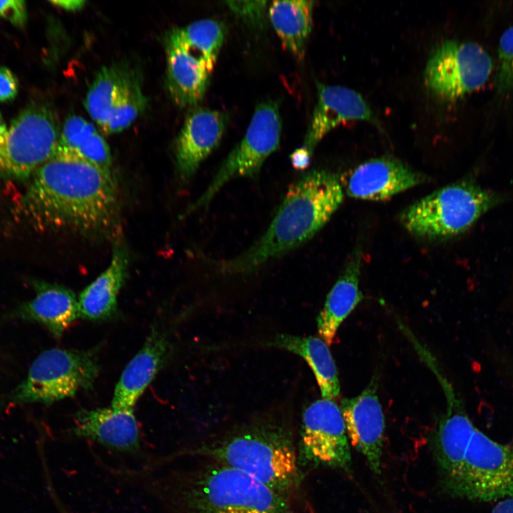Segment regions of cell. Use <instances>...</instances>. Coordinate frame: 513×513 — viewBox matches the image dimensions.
<instances>
[{
  "mask_svg": "<svg viewBox=\"0 0 513 513\" xmlns=\"http://www.w3.org/2000/svg\"><path fill=\"white\" fill-rule=\"evenodd\" d=\"M19 207L38 230L103 236L113 231L118 222L117 183L114 175L57 147L30 177Z\"/></svg>",
  "mask_w": 513,
  "mask_h": 513,
  "instance_id": "1",
  "label": "cell"
},
{
  "mask_svg": "<svg viewBox=\"0 0 513 513\" xmlns=\"http://www.w3.org/2000/svg\"><path fill=\"white\" fill-rule=\"evenodd\" d=\"M146 482L166 513H304L306 506L242 472L184 455Z\"/></svg>",
  "mask_w": 513,
  "mask_h": 513,
  "instance_id": "2",
  "label": "cell"
},
{
  "mask_svg": "<svg viewBox=\"0 0 513 513\" xmlns=\"http://www.w3.org/2000/svg\"><path fill=\"white\" fill-rule=\"evenodd\" d=\"M242 472L307 506L298 460V434L290 417L267 413L178 450Z\"/></svg>",
  "mask_w": 513,
  "mask_h": 513,
  "instance_id": "3",
  "label": "cell"
},
{
  "mask_svg": "<svg viewBox=\"0 0 513 513\" xmlns=\"http://www.w3.org/2000/svg\"><path fill=\"white\" fill-rule=\"evenodd\" d=\"M344 197L337 174L315 170L292 183L264 234L237 256L212 260L219 271L242 274L297 248L331 219Z\"/></svg>",
  "mask_w": 513,
  "mask_h": 513,
  "instance_id": "4",
  "label": "cell"
},
{
  "mask_svg": "<svg viewBox=\"0 0 513 513\" xmlns=\"http://www.w3.org/2000/svg\"><path fill=\"white\" fill-rule=\"evenodd\" d=\"M503 200L501 194L473 180H461L411 204L400 214V222L415 237L446 239L466 232Z\"/></svg>",
  "mask_w": 513,
  "mask_h": 513,
  "instance_id": "5",
  "label": "cell"
},
{
  "mask_svg": "<svg viewBox=\"0 0 513 513\" xmlns=\"http://www.w3.org/2000/svg\"><path fill=\"white\" fill-rule=\"evenodd\" d=\"M100 369L95 351L48 349L35 358L9 399L17 404H50L73 397L93 387Z\"/></svg>",
  "mask_w": 513,
  "mask_h": 513,
  "instance_id": "6",
  "label": "cell"
},
{
  "mask_svg": "<svg viewBox=\"0 0 513 513\" xmlns=\"http://www.w3.org/2000/svg\"><path fill=\"white\" fill-rule=\"evenodd\" d=\"M451 496L480 502L513 497V445L475 430L457 475L442 487Z\"/></svg>",
  "mask_w": 513,
  "mask_h": 513,
  "instance_id": "7",
  "label": "cell"
},
{
  "mask_svg": "<svg viewBox=\"0 0 513 513\" xmlns=\"http://www.w3.org/2000/svg\"><path fill=\"white\" fill-rule=\"evenodd\" d=\"M281 133L278 103L266 100L259 103L244 138L230 151L205 192L188 207L184 216L207 206L230 180L237 177H256L266 159L278 149Z\"/></svg>",
  "mask_w": 513,
  "mask_h": 513,
  "instance_id": "8",
  "label": "cell"
},
{
  "mask_svg": "<svg viewBox=\"0 0 513 513\" xmlns=\"http://www.w3.org/2000/svg\"><path fill=\"white\" fill-rule=\"evenodd\" d=\"M61 129L53 110L29 105L12 120L0 141V173L28 177L56 152Z\"/></svg>",
  "mask_w": 513,
  "mask_h": 513,
  "instance_id": "9",
  "label": "cell"
},
{
  "mask_svg": "<svg viewBox=\"0 0 513 513\" xmlns=\"http://www.w3.org/2000/svg\"><path fill=\"white\" fill-rule=\"evenodd\" d=\"M492 70V58L480 45L448 39L431 52L423 78L432 94L455 101L482 88Z\"/></svg>",
  "mask_w": 513,
  "mask_h": 513,
  "instance_id": "10",
  "label": "cell"
},
{
  "mask_svg": "<svg viewBox=\"0 0 513 513\" xmlns=\"http://www.w3.org/2000/svg\"><path fill=\"white\" fill-rule=\"evenodd\" d=\"M298 460L304 477L318 467L351 471L350 442L340 406L333 400H317L304 410L298 432Z\"/></svg>",
  "mask_w": 513,
  "mask_h": 513,
  "instance_id": "11",
  "label": "cell"
},
{
  "mask_svg": "<svg viewBox=\"0 0 513 513\" xmlns=\"http://www.w3.org/2000/svg\"><path fill=\"white\" fill-rule=\"evenodd\" d=\"M441 384L447 399L446 413L431 439L433 457L439 469L442 487L460 469L471 437L476 429L461 398L436 364L428 363Z\"/></svg>",
  "mask_w": 513,
  "mask_h": 513,
  "instance_id": "12",
  "label": "cell"
},
{
  "mask_svg": "<svg viewBox=\"0 0 513 513\" xmlns=\"http://www.w3.org/2000/svg\"><path fill=\"white\" fill-rule=\"evenodd\" d=\"M378 376L357 396L340 405L350 444L366 458L372 472L381 473L385 420L377 394Z\"/></svg>",
  "mask_w": 513,
  "mask_h": 513,
  "instance_id": "13",
  "label": "cell"
},
{
  "mask_svg": "<svg viewBox=\"0 0 513 513\" xmlns=\"http://www.w3.org/2000/svg\"><path fill=\"white\" fill-rule=\"evenodd\" d=\"M71 433L74 437L92 440L118 453L138 455L142 452L133 408L80 410L74 416Z\"/></svg>",
  "mask_w": 513,
  "mask_h": 513,
  "instance_id": "14",
  "label": "cell"
},
{
  "mask_svg": "<svg viewBox=\"0 0 513 513\" xmlns=\"http://www.w3.org/2000/svg\"><path fill=\"white\" fill-rule=\"evenodd\" d=\"M229 121L223 111L198 107L187 115L179 133L175 156L177 172L187 181L219 144Z\"/></svg>",
  "mask_w": 513,
  "mask_h": 513,
  "instance_id": "15",
  "label": "cell"
},
{
  "mask_svg": "<svg viewBox=\"0 0 513 513\" xmlns=\"http://www.w3.org/2000/svg\"><path fill=\"white\" fill-rule=\"evenodd\" d=\"M317 102L304 138V145L313 154L316 145L337 126L351 121L377 120L363 96L341 86L317 83Z\"/></svg>",
  "mask_w": 513,
  "mask_h": 513,
  "instance_id": "16",
  "label": "cell"
},
{
  "mask_svg": "<svg viewBox=\"0 0 513 513\" xmlns=\"http://www.w3.org/2000/svg\"><path fill=\"white\" fill-rule=\"evenodd\" d=\"M426 176L398 159L383 156L356 167L349 176L346 193L365 200H384L423 183Z\"/></svg>",
  "mask_w": 513,
  "mask_h": 513,
  "instance_id": "17",
  "label": "cell"
},
{
  "mask_svg": "<svg viewBox=\"0 0 513 513\" xmlns=\"http://www.w3.org/2000/svg\"><path fill=\"white\" fill-rule=\"evenodd\" d=\"M165 52L166 85L172 99L182 107L195 105L203 98L213 69L181 41L175 28L166 35Z\"/></svg>",
  "mask_w": 513,
  "mask_h": 513,
  "instance_id": "18",
  "label": "cell"
},
{
  "mask_svg": "<svg viewBox=\"0 0 513 513\" xmlns=\"http://www.w3.org/2000/svg\"><path fill=\"white\" fill-rule=\"evenodd\" d=\"M170 343L160 329L154 327L142 348L125 368L117 383L111 403L115 408H130L150 385L165 363Z\"/></svg>",
  "mask_w": 513,
  "mask_h": 513,
  "instance_id": "19",
  "label": "cell"
},
{
  "mask_svg": "<svg viewBox=\"0 0 513 513\" xmlns=\"http://www.w3.org/2000/svg\"><path fill=\"white\" fill-rule=\"evenodd\" d=\"M34 297L22 304L15 316L43 326L56 338H60L80 316L78 300L67 287L46 281L33 284Z\"/></svg>",
  "mask_w": 513,
  "mask_h": 513,
  "instance_id": "20",
  "label": "cell"
},
{
  "mask_svg": "<svg viewBox=\"0 0 513 513\" xmlns=\"http://www.w3.org/2000/svg\"><path fill=\"white\" fill-rule=\"evenodd\" d=\"M129 255L121 242H115L109 265L78 298L80 316L92 321L113 317L117 311V298L128 273Z\"/></svg>",
  "mask_w": 513,
  "mask_h": 513,
  "instance_id": "21",
  "label": "cell"
},
{
  "mask_svg": "<svg viewBox=\"0 0 513 513\" xmlns=\"http://www.w3.org/2000/svg\"><path fill=\"white\" fill-rule=\"evenodd\" d=\"M361 260V250L357 247L328 294L317 318L318 333L328 346L333 343L342 322L363 299L359 289Z\"/></svg>",
  "mask_w": 513,
  "mask_h": 513,
  "instance_id": "22",
  "label": "cell"
},
{
  "mask_svg": "<svg viewBox=\"0 0 513 513\" xmlns=\"http://www.w3.org/2000/svg\"><path fill=\"white\" fill-rule=\"evenodd\" d=\"M266 345L302 357L314 373L322 398L333 400L338 396L340 383L337 368L328 346L322 338L279 334Z\"/></svg>",
  "mask_w": 513,
  "mask_h": 513,
  "instance_id": "23",
  "label": "cell"
},
{
  "mask_svg": "<svg viewBox=\"0 0 513 513\" xmlns=\"http://www.w3.org/2000/svg\"><path fill=\"white\" fill-rule=\"evenodd\" d=\"M314 1H273L269 8L271 23L284 48L296 59L305 55L312 29Z\"/></svg>",
  "mask_w": 513,
  "mask_h": 513,
  "instance_id": "24",
  "label": "cell"
},
{
  "mask_svg": "<svg viewBox=\"0 0 513 513\" xmlns=\"http://www.w3.org/2000/svg\"><path fill=\"white\" fill-rule=\"evenodd\" d=\"M131 72L115 64L102 68L92 82L85 108L103 130Z\"/></svg>",
  "mask_w": 513,
  "mask_h": 513,
  "instance_id": "25",
  "label": "cell"
},
{
  "mask_svg": "<svg viewBox=\"0 0 513 513\" xmlns=\"http://www.w3.org/2000/svg\"><path fill=\"white\" fill-rule=\"evenodd\" d=\"M175 30L181 41L202 56L214 69L225 38L224 24L217 20L204 19Z\"/></svg>",
  "mask_w": 513,
  "mask_h": 513,
  "instance_id": "26",
  "label": "cell"
},
{
  "mask_svg": "<svg viewBox=\"0 0 513 513\" xmlns=\"http://www.w3.org/2000/svg\"><path fill=\"white\" fill-rule=\"evenodd\" d=\"M135 74L131 73L103 132L113 134L128 128L145 108L146 99Z\"/></svg>",
  "mask_w": 513,
  "mask_h": 513,
  "instance_id": "27",
  "label": "cell"
},
{
  "mask_svg": "<svg viewBox=\"0 0 513 513\" xmlns=\"http://www.w3.org/2000/svg\"><path fill=\"white\" fill-rule=\"evenodd\" d=\"M498 70L495 89L499 95L513 93V26L502 34L497 48Z\"/></svg>",
  "mask_w": 513,
  "mask_h": 513,
  "instance_id": "28",
  "label": "cell"
},
{
  "mask_svg": "<svg viewBox=\"0 0 513 513\" xmlns=\"http://www.w3.org/2000/svg\"><path fill=\"white\" fill-rule=\"evenodd\" d=\"M96 132L95 127L90 122L79 115H71L66 118L61 130L58 147L75 152Z\"/></svg>",
  "mask_w": 513,
  "mask_h": 513,
  "instance_id": "29",
  "label": "cell"
},
{
  "mask_svg": "<svg viewBox=\"0 0 513 513\" xmlns=\"http://www.w3.org/2000/svg\"><path fill=\"white\" fill-rule=\"evenodd\" d=\"M74 152L101 170L114 175L109 145L98 132L85 141Z\"/></svg>",
  "mask_w": 513,
  "mask_h": 513,
  "instance_id": "30",
  "label": "cell"
},
{
  "mask_svg": "<svg viewBox=\"0 0 513 513\" xmlns=\"http://www.w3.org/2000/svg\"><path fill=\"white\" fill-rule=\"evenodd\" d=\"M227 6L237 15L252 24L261 23L267 1H227Z\"/></svg>",
  "mask_w": 513,
  "mask_h": 513,
  "instance_id": "31",
  "label": "cell"
},
{
  "mask_svg": "<svg viewBox=\"0 0 513 513\" xmlns=\"http://www.w3.org/2000/svg\"><path fill=\"white\" fill-rule=\"evenodd\" d=\"M26 2L22 0L0 1V18L17 27H23L27 20Z\"/></svg>",
  "mask_w": 513,
  "mask_h": 513,
  "instance_id": "32",
  "label": "cell"
},
{
  "mask_svg": "<svg viewBox=\"0 0 513 513\" xmlns=\"http://www.w3.org/2000/svg\"><path fill=\"white\" fill-rule=\"evenodd\" d=\"M18 91L19 83L14 73L8 68L0 66V102L14 100Z\"/></svg>",
  "mask_w": 513,
  "mask_h": 513,
  "instance_id": "33",
  "label": "cell"
},
{
  "mask_svg": "<svg viewBox=\"0 0 513 513\" xmlns=\"http://www.w3.org/2000/svg\"><path fill=\"white\" fill-rule=\"evenodd\" d=\"M311 155L309 149L304 146L296 148L290 155L291 165L297 170H304L310 164Z\"/></svg>",
  "mask_w": 513,
  "mask_h": 513,
  "instance_id": "34",
  "label": "cell"
},
{
  "mask_svg": "<svg viewBox=\"0 0 513 513\" xmlns=\"http://www.w3.org/2000/svg\"><path fill=\"white\" fill-rule=\"evenodd\" d=\"M51 4L58 7L62 8L67 11H76L81 9L86 1L81 0H68V1H51Z\"/></svg>",
  "mask_w": 513,
  "mask_h": 513,
  "instance_id": "35",
  "label": "cell"
},
{
  "mask_svg": "<svg viewBox=\"0 0 513 513\" xmlns=\"http://www.w3.org/2000/svg\"><path fill=\"white\" fill-rule=\"evenodd\" d=\"M491 513H513V497L502 499Z\"/></svg>",
  "mask_w": 513,
  "mask_h": 513,
  "instance_id": "36",
  "label": "cell"
},
{
  "mask_svg": "<svg viewBox=\"0 0 513 513\" xmlns=\"http://www.w3.org/2000/svg\"><path fill=\"white\" fill-rule=\"evenodd\" d=\"M7 125L4 120V118L0 113V141L2 140L6 136L8 132Z\"/></svg>",
  "mask_w": 513,
  "mask_h": 513,
  "instance_id": "37",
  "label": "cell"
},
{
  "mask_svg": "<svg viewBox=\"0 0 513 513\" xmlns=\"http://www.w3.org/2000/svg\"><path fill=\"white\" fill-rule=\"evenodd\" d=\"M61 512H62V513H70V512H68L66 509H65L64 507H63H63L61 508Z\"/></svg>",
  "mask_w": 513,
  "mask_h": 513,
  "instance_id": "38",
  "label": "cell"
}]
</instances>
